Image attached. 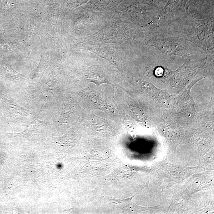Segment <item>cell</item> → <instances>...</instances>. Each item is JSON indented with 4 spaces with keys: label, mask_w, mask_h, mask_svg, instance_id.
Here are the masks:
<instances>
[{
    "label": "cell",
    "mask_w": 214,
    "mask_h": 214,
    "mask_svg": "<svg viewBox=\"0 0 214 214\" xmlns=\"http://www.w3.org/2000/svg\"><path fill=\"white\" fill-rule=\"evenodd\" d=\"M191 23V29L185 38L204 51L207 57H213L214 16L203 20L193 18L187 14Z\"/></svg>",
    "instance_id": "cell-2"
},
{
    "label": "cell",
    "mask_w": 214,
    "mask_h": 214,
    "mask_svg": "<svg viewBox=\"0 0 214 214\" xmlns=\"http://www.w3.org/2000/svg\"><path fill=\"white\" fill-rule=\"evenodd\" d=\"M157 27H147L144 35L143 43L157 48L163 54L186 57L197 52L195 44L185 38L175 35L161 33L157 31Z\"/></svg>",
    "instance_id": "cell-1"
}]
</instances>
